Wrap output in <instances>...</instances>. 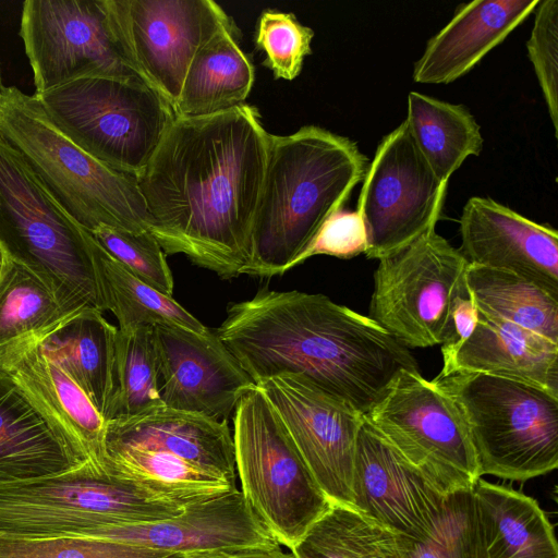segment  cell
I'll list each match as a JSON object with an SVG mask.
<instances>
[{"label":"cell","mask_w":558,"mask_h":558,"mask_svg":"<svg viewBox=\"0 0 558 558\" xmlns=\"http://www.w3.org/2000/svg\"><path fill=\"white\" fill-rule=\"evenodd\" d=\"M477 319L478 310L468 288L452 305L447 336L441 344L442 357L454 352L472 335Z\"/></svg>","instance_id":"41"},{"label":"cell","mask_w":558,"mask_h":558,"mask_svg":"<svg viewBox=\"0 0 558 558\" xmlns=\"http://www.w3.org/2000/svg\"><path fill=\"white\" fill-rule=\"evenodd\" d=\"M69 316L37 276L5 256L0 274V357L15 343L48 332Z\"/></svg>","instance_id":"33"},{"label":"cell","mask_w":558,"mask_h":558,"mask_svg":"<svg viewBox=\"0 0 558 558\" xmlns=\"http://www.w3.org/2000/svg\"><path fill=\"white\" fill-rule=\"evenodd\" d=\"M404 121L422 156L441 182L448 183L468 157L482 151L481 128L461 105L411 92Z\"/></svg>","instance_id":"28"},{"label":"cell","mask_w":558,"mask_h":558,"mask_svg":"<svg viewBox=\"0 0 558 558\" xmlns=\"http://www.w3.org/2000/svg\"><path fill=\"white\" fill-rule=\"evenodd\" d=\"M102 464L184 505L230 493L234 484L174 456L142 448H106Z\"/></svg>","instance_id":"31"},{"label":"cell","mask_w":558,"mask_h":558,"mask_svg":"<svg viewBox=\"0 0 558 558\" xmlns=\"http://www.w3.org/2000/svg\"><path fill=\"white\" fill-rule=\"evenodd\" d=\"M0 368L92 460L102 464L107 422L85 391L41 351L34 337L9 348L0 357Z\"/></svg>","instance_id":"23"},{"label":"cell","mask_w":558,"mask_h":558,"mask_svg":"<svg viewBox=\"0 0 558 558\" xmlns=\"http://www.w3.org/2000/svg\"><path fill=\"white\" fill-rule=\"evenodd\" d=\"M365 417L444 495L472 489L481 478L457 403L420 371H402Z\"/></svg>","instance_id":"11"},{"label":"cell","mask_w":558,"mask_h":558,"mask_svg":"<svg viewBox=\"0 0 558 558\" xmlns=\"http://www.w3.org/2000/svg\"><path fill=\"white\" fill-rule=\"evenodd\" d=\"M215 332L255 385L300 374L363 415L402 371H420L376 322L320 293L264 288L230 303Z\"/></svg>","instance_id":"2"},{"label":"cell","mask_w":558,"mask_h":558,"mask_svg":"<svg viewBox=\"0 0 558 558\" xmlns=\"http://www.w3.org/2000/svg\"><path fill=\"white\" fill-rule=\"evenodd\" d=\"M102 314L85 308L34 338L41 351L85 391L107 422L114 395L118 328Z\"/></svg>","instance_id":"25"},{"label":"cell","mask_w":558,"mask_h":558,"mask_svg":"<svg viewBox=\"0 0 558 558\" xmlns=\"http://www.w3.org/2000/svg\"><path fill=\"white\" fill-rule=\"evenodd\" d=\"M459 251L471 265L515 274L558 296V232L490 197L473 196L460 217Z\"/></svg>","instance_id":"18"},{"label":"cell","mask_w":558,"mask_h":558,"mask_svg":"<svg viewBox=\"0 0 558 558\" xmlns=\"http://www.w3.org/2000/svg\"><path fill=\"white\" fill-rule=\"evenodd\" d=\"M154 331L162 405L228 421L255 384L215 330L198 333L159 324Z\"/></svg>","instance_id":"16"},{"label":"cell","mask_w":558,"mask_h":558,"mask_svg":"<svg viewBox=\"0 0 558 558\" xmlns=\"http://www.w3.org/2000/svg\"><path fill=\"white\" fill-rule=\"evenodd\" d=\"M368 163L355 142L316 125L270 134L242 275L272 277L298 266L324 223L363 181Z\"/></svg>","instance_id":"3"},{"label":"cell","mask_w":558,"mask_h":558,"mask_svg":"<svg viewBox=\"0 0 558 558\" xmlns=\"http://www.w3.org/2000/svg\"><path fill=\"white\" fill-rule=\"evenodd\" d=\"M185 507L89 459L60 474L0 482V536L82 535L97 525L173 518Z\"/></svg>","instance_id":"6"},{"label":"cell","mask_w":558,"mask_h":558,"mask_svg":"<svg viewBox=\"0 0 558 558\" xmlns=\"http://www.w3.org/2000/svg\"><path fill=\"white\" fill-rule=\"evenodd\" d=\"M4 258H5V254L3 253L2 248L0 247V274H1V270L3 267Z\"/></svg>","instance_id":"43"},{"label":"cell","mask_w":558,"mask_h":558,"mask_svg":"<svg viewBox=\"0 0 558 558\" xmlns=\"http://www.w3.org/2000/svg\"><path fill=\"white\" fill-rule=\"evenodd\" d=\"M2 88H3V84H2V77H1V64H0V94H1Z\"/></svg>","instance_id":"44"},{"label":"cell","mask_w":558,"mask_h":558,"mask_svg":"<svg viewBox=\"0 0 558 558\" xmlns=\"http://www.w3.org/2000/svg\"><path fill=\"white\" fill-rule=\"evenodd\" d=\"M161 405L154 326L118 328L114 395L107 422L126 420Z\"/></svg>","instance_id":"34"},{"label":"cell","mask_w":558,"mask_h":558,"mask_svg":"<svg viewBox=\"0 0 558 558\" xmlns=\"http://www.w3.org/2000/svg\"><path fill=\"white\" fill-rule=\"evenodd\" d=\"M453 372L508 377L558 395V343L478 312L472 335L442 357L439 375Z\"/></svg>","instance_id":"24"},{"label":"cell","mask_w":558,"mask_h":558,"mask_svg":"<svg viewBox=\"0 0 558 558\" xmlns=\"http://www.w3.org/2000/svg\"><path fill=\"white\" fill-rule=\"evenodd\" d=\"M232 437L244 498L270 535L291 550L332 504L256 385L236 403Z\"/></svg>","instance_id":"8"},{"label":"cell","mask_w":558,"mask_h":558,"mask_svg":"<svg viewBox=\"0 0 558 558\" xmlns=\"http://www.w3.org/2000/svg\"><path fill=\"white\" fill-rule=\"evenodd\" d=\"M457 403L469 430L478 474L527 481L558 466V395L483 373L433 379Z\"/></svg>","instance_id":"7"},{"label":"cell","mask_w":558,"mask_h":558,"mask_svg":"<svg viewBox=\"0 0 558 558\" xmlns=\"http://www.w3.org/2000/svg\"><path fill=\"white\" fill-rule=\"evenodd\" d=\"M238 37L239 31L231 24L198 49L185 74L175 118L206 117L244 104L255 71Z\"/></svg>","instance_id":"27"},{"label":"cell","mask_w":558,"mask_h":558,"mask_svg":"<svg viewBox=\"0 0 558 558\" xmlns=\"http://www.w3.org/2000/svg\"><path fill=\"white\" fill-rule=\"evenodd\" d=\"M34 96L76 146L133 177L175 119L170 106L137 76H88Z\"/></svg>","instance_id":"9"},{"label":"cell","mask_w":558,"mask_h":558,"mask_svg":"<svg viewBox=\"0 0 558 558\" xmlns=\"http://www.w3.org/2000/svg\"><path fill=\"white\" fill-rule=\"evenodd\" d=\"M269 136L246 104L173 120L135 177L149 232L166 254H183L221 278L243 274Z\"/></svg>","instance_id":"1"},{"label":"cell","mask_w":558,"mask_h":558,"mask_svg":"<svg viewBox=\"0 0 558 558\" xmlns=\"http://www.w3.org/2000/svg\"><path fill=\"white\" fill-rule=\"evenodd\" d=\"M295 558H399L398 536L357 510L332 505L293 546Z\"/></svg>","instance_id":"32"},{"label":"cell","mask_w":558,"mask_h":558,"mask_svg":"<svg viewBox=\"0 0 558 558\" xmlns=\"http://www.w3.org/2000/svg\"><path fill=\"white\" fill-rule=\"evenodd\" d=\"M314 31L298 22L294 14L265 10L258 22L256 45L275 78L294 80L306 56L312 52Z\"/></svg>","instance_id":"38"},{"label":"cell","mask_w":558,"mask_h":558,"mask_svg":"<svg viewBox=\"0 0 558 558\" xmlns=\"http://www.w3.org/2000/svg\"><path fill=\"white\" fill-rule=\"evenodd\" d=\"M352 495L355 510L407 542L427 534L447 498L365 416L357 435Z\"/></svg>","instance_id":"17"},{"label":"cell","mask_w":558,"mask_h":558,"mask_svg":"<svg viewBox=\"0 0 558 558\" xmlns=\"http://www.w3.org/2000/svg\"><path fill=\"white\" fill-rule=\"evenodd\" d=\"M92 234L131 274L159 292L172 296L173 278L166 253L150 232H132L100 226Z\"/></svg>","instance_id":"37"},{"label":"cell","mask_w":558,"mask_h":558,"mask_svg":"<svg viewBox=\"0 0 558 558\" xmlns=\"http://www.w3.org/2000/svg\"><path fill=\"white\" fill-rule=\"evenodd\" d=\"M367 247L364 222L357 210L335 213L322 227L312 245L302 254L298 265L315 255L352 258Z\"/></svg>","instance_id":"40"},{"label":"cell","mask_w":558,"mask_h":558,"mask_svg":"<svg viewBox=\"0 0 558 558\" xmlns=\"http://www.w3.org/2000/svg\"><path fill=\"white\" fill-rule=\"evenodd\" d=\"M465 278L480 313L558 343V296L505 270L469 264Z\"/></svg>","instance_id":"29"},{"label":"cell","mask_w":558,"mask_h":558,"mask_svg":"<svg viewBox=\"0 0 558 558\" xmlns=\"http://www.w3.org/2000/svg\"><path fill=\"white\" fill-rule=\"evenodd\" d=\"M180 556L128 542L92 536H0V558H180Z\"/></svg>","instance_id":"36"},{"label":"cell","mask_w":558,"mask_h":558,"mask_svg":"<svg viewBox=\"0 0 558 558\" xmlns=\"http://www.w3.org/2000/svg\"><path fill=\"white\" fill-rule=\"evenodd\" d=\"M93 234L52 197L27 162L0 137V247L37 276L66 315L105 312Z\"/></svg>","instance_id":"4"},{"label":"cell","mask_w":558,"mask_h":558,"mask_svg":"<svg viewBox=\"0 0 558 558\" xmlns=\"http://www.w3.org/2000/svg\"><path fill=\"white\" fill-rule=\"evenodd\" d=\"M19 35L35 94L88 76H137L114 39L102 0H26Z\"/></svg>","instance_id":"14"},{"label":"cell","mask_w":558,"mask_h":558,"mask_svg":"<svg viewBox=\"0 0 558 558\" xmlns=\"http://www.w3.org/2000/svg\"><path fill=\"white\" fill-rule=\"evenodd\" d=\"M469 262L430 229L378 259L368 317L408 349L445 342L454 300L468 290Z\"/></svg>","instance_id":"10"},{"label":"cell","mask_w":558,"mask_h":558,"mask_svg":"<svg viewBox=\"0 0 558 558\" xmlns=\"http://www.w3.org/2000/svg\"><path fill=\"white\" fill-rule=\"evenodd\" d=\"M130 66L174 110L198 49L233 24L211 0H102Z\"/></svg>","instance_id":"12"},{"label":"cell","mask_w":558,"mask_h":558,"mask_svg":"<svg viewBox=\"0 0 558 558\" xmlns=\"http://www.w3.org/2000/svg\"><path fill=\"white\" fill-rule=\"evenodd\" d=\"M256 386L277 411L330 502L353 508L354 457L365 415L300 374L277 375Z\"/></svg>","instance_id":"15"},{"label":"cell","mask_w":558,"mask_h":558,"mask_svg":"<svg viewBox=\"0 0 558 558\" xmlns=\"http://www.w3.org/2000/svg\"><path fill=\"white\" fill-rule=\"evenodd\" d=\"M89 459L0 368V482L60 474Z\"/></svg>","instance_id":"20"},{"label":"cell","mask_w":558,"mask_h":558,"mask_svg":"<svg viewBox=\"0 0 558 558\" xmlns=\"http://www.w3.org/2000/svg\"><path fill=\"white\" fill-rule=\"evenodd\" d=\"M398 545L399 558H487L472 489L447 495L427 534Z\"/></svg>","instance_id":"35"},{"label":"cell","mask_w":558,"mask_h":558,"mask_svg":"<svg viewBox=\"0 0 558 558\" xmlns=\"http://www.w3.org/2000/svg\"><path fill=\"white\" fill-rule=\"evenodd\" d=\"M95 260L106 311L113 313L119 328L166 324L198 333L208 330L171 295L140 280L98 243Z\"/></svg>","instance_id":"30"},{"label":"cell","mask_w":558,"mask_h":558,"mask_svg":"<svg viewBox=\"0 0 558 558\" xmlns=\"http://www.w3.org/2000/svg\"><path fill=\"white\" fill-rule=\"evenodd\" d=\"M180 558H295L294 555L281 549L277 541L267 543L223 547L210 550L195 551Z\"/></svg>","instance_id":"42"},{"label":"cell","mask_w":558,"mask_h":558,"mask_svg":"<svg viewBox=\"0 0 558 558\" xmlns=\"http://www.w3.org/2000/svg\"><path fill=\"white\" fill-rule=\"evenodd\" d=\"M0 137L14 148L61 207L84 229L149 232L136 178L89 156L48 119L34 95L15 86L0 94Z\"/></svg>","instance_id":"5"},{"label":"cell","mask_w":558,"mask_h":558,"mask_svg":"<svg viewBox=\"0 0 558 558\" xmlns=\"http://www.w3.org/2000/svg\"><path fill=\"white\" fill-rule=\"evenodd\" d=\"M81 536L118 539L181 556L276 541L239 489L189 504L173 518L97 525Z\"/></svg>","instance_id":"19"},{"label":"cell","mask_w":558,"mask_h":558,"mask_svg":"<svg viewBox=\"0 0 558 558\" xmlns=\"http://www.w3.org/2000/svg\"><path fill=\"white\" fill-rule=\"evenodd\" d=\"M539 0H475L460 4L451 20L426 44L413 81L449 84L472 70L501 44Z\"/></svg>","instance_id":"22"},{"label":"cell","mask_w":558,"mask_h":558,"mask_svg":"<svg viewBox=\"0 0 558 558\" xmlns=\"http://www.w3.org/2000/svg\"><path fill=\"white\" fill-rule=\"evenodd\" d=\"M534 11V25L526 41V49L557 137L558 0H539Z\"/></svg>","instance_id":"39"},{"label":"cell","mask_w":558,"mask_h":558,"mask_svg":"<svg viewBox=\"0 0 558 558\" xmlns=\"http://www.w3.org/2000/svg\"><path fill=\"white\" fill-rule=\"evenodd\" d=\"M447 184L433 172L403 121L384 136L368 163L357 211L367 258L381 257L435 229Z\"/></svg>","instance_id":"13"},{"label":"cell","mask_w":558,"mask_h":558,"mask_svg":"<svg viewBox=\"0 0 558 558\" xmlns=\"http://www.w3.org/2000/svg\"><path fill=\"white\" fill-rule=\"evenodd\" d=\"M472 493L487 558H558L554 526L534 498L482 477Z\"/></svg>","instance_id":"26"},{"label":"cell","mask_w":558,"mask_h":558,"mask_svg":"<svg viewBox=\"0 0 558 558\" xmlns=\"http://www.w3.org/2000/svg\"><path fill=\"white\" fill-rule=\"evenodd\" d=\"M106 448L165 452L235 485L234 445L228 421L165 405L106 425Z\"/></svg>","instance_id":"21"}]
</instances>
